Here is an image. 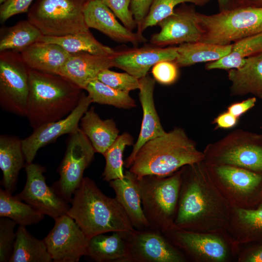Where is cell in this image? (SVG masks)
<instances>
[{"mask_svg":"<svg viewBox=\"0 0 262 262\" xmlns=\"http://www.w3.org/2000/svg\"><path fill=\"white\" fill-rule=\"evenodd\" d=\"M202 162L181 168V184L174 224L199 232L226 229L231 207L212 180Z\"/></svg>","mask_w":262,"mask_h":262,"instance_id":"6da1fadb","label":"cell"},{"mask_svg":"<svg viewBox=\"0 0 262 262\" xmlns=\"http://www.w3.org/2000/svg\"><path fill=\"white\" fill-rule=\"evenodd\" d=\"M82 89L59 74L29 69L26 116L34 130L67 116L76 107Z\"/></svg>","mask_w":262,"mask_h":262,"instance_id":"7a4b0ae2","label":"cell"},{"mask_svg":"<svg viewBox=\"0 0 262 262\" xmlns=\"http://www.w3.org/2000/svg\"><path fill=\"white\" fill-rule=\"evenodd\" d=\"M70 203L66 214L89 238L99 234L134 229L116 199L106 196L88 177L83 178Z\"/></svg>","mask_w":262,"mask_h":262,"instance_id":"3957f363","label":"cell"},{"mask_svg":"<svg viewBox=\"0 0 262 262\" xmlns=\"http://www.w3.org/2000/svg\"><path fill=\"white\" fill-rule=\"evenodd\" d=\"M198 150L181 129L176 128L146 142L136 154L129 171L141 178L169 176L183 166L203 161Z\"/></svg>","mask_w":262,"mask_h":262,"instance_id":"277c9868","label":"cell"},{"mask_svg":"<svg viewBox=\"0 0 262 262\" xmlns=\"http://www.w3.org/2000/svg\"><path fill=\"white\" fill-rule=\"evenodd\" d=\"M181 173L180 168L166 177L155 175L136 177L146 218L151 228L162 233L175 225Z\"/></svg>","mask_w":262,"mask_h":262,"instance_id":"5b68a950","label":"cell"},{"mask_svg":"<svg viewBox=\"0 0 262 262\" xmlns=\"http://www.w3.org/2000/svg\"><path fill=\"white\" fill-rule=\"evenodd\" d=\"M163 233L184 255L188 262L237 261L240 246L234 242L226 229L199 232L183 229L174 225Z\"/></svg>","mask_w":262,"mask_h":262,"instance_id":"8992f818","label":"cell"},{"mask_svg":"<svg viewBox=\"0 0 262 262\" xmlns=\"http://www.w3.org/2000/svg\"><path fill=\"white\" fill-rule=\"evenodd\" d=\"M203 31L200 41L217 45H229L262 33V6H244L206 15L198 13Z\"/></svg>","mask_w":262,"mask_h":262,"instance_id":"52a82bcc","label":"cell"},{"mask_svg":"<svg viewBox=\"0 0 262 262\" xmlns=\"http://www.w3.org/2000/svg\"><path fill=\"white\" fill-rule=\"evenodd\" d=\"M89 0H35L28 20L44 36L59 37L89 31L84 11Z\"/></svg>","mask_w":262,"mask_h":262,"instance_id":"ba28073f","label":"cell"},{"mask_svg":"<svg viewBox=\"0 0 262 262\" xmlns=\"http://www.w3.org/2000/svg\"><path fill=\"white\" fill-rule=\"evenodd\" d=\"M208 174L231 207L253 209L261 202L262 174L229 165H207Z\"/></svg>","mask_w":262,"mask_h":262,"instance_id":"9c48e42d","label":"cell"},{"mask_svg":"<svg viewBox=\"0 0 262 262\" xmlns=\"http://www.w3.org/2000/svg\"><path fill=\"white\" fill-rule=\"evenodd\" d=\"M29 68L20 52H0V105L5 111L26 116Z\"/></svg>","mask_w":262,"mask_h":262,"instance_id":"30bf717a","label":"cell"},{"mask_svg":"<svg viewBox=\"0 0 262 262\" xmlns=\"http://www.w3.org/2000/svg\"><path fill=\"white\" fill-rule=\"evenodd\" d=\"M64 157L60 164V178L53 188L69 203L80 185L85 169L96 152L88 138L81 129L69 134Z\"/></svg>","mask_w":262,"mask_h":262,"instance_id":"8fae6325","label":"cell"},{"mask_svg":"<svg viewBox=\"0 0 262 262\" xmlns=\"http://www.w3.org/2000/svg\"><path fill=\"white\" fill-rule=\"evenodd\" d=\"M126 254L122 262H187L161 231L151 228L123 232Z\"/></svg>","mask_w":262,"mask_h":262,"instance_id":"7c38bea8","label":"cell"},{"mask_svg":"<svg viewBox=\"0 0 262 262\" xmlns=\"http://www.w3.org/2000/svg\"><path fill=\"white\" fill-rule=\"evenodd\" d=\"M55 224L43 239L54 262H78L86 256L89 238L67 214L54 219Z\"/></svg>","mask_w":262,"mask_h":262,"instance_id":"4fadbf2b","label":"cell"},{"mask_svg":"<svg viewBox=\"0 0 262 262\" xmlns=\"http://www.w3.org/2000/svg\"><path fill=\"white\" fill-rule=\"evenodd\" d=\"M26 181L22 191L16 195L38 211L54 219L66 214L70 206L55 191L49 186L44 175L45 168L31 163L25 165Z\"/></svg>","mask_w":262,"mask_h":262,"instance_id":"5bb4252c","label":"cell"},{"mask_svg":"<svg viewBox=\"0 0 262 262\" xmlns=\"http://www.w3.org/2000/svg\"><path fill=\"white\" fill-rule=\"evenodd\" d=\"M92 103L90 96L83 92L78 104L67 116L40 126L33 130L29 136L22 139L26 163H33L40 148L53 143L63 135L70 134L79 130L81 119Z\"/></svg>","mask_w":262,"mask_h":262,"instance_id":"9a60e30c","label":"cell"},{"mask_svg":"<svg viewBox=\"0 0 262 262\" xmlns=\"http://www.w3.org/2000/svg\"><path fill=\"white\" fill-rule=\"evenodd\" d=\"M160 31L153 33L150 44L160 47L200 41L203 31L194 8L183 6L159 23Z\"/></svg>","mask_w":262,"mask_h":262,"instance_id":"2e32d148","label":"cell"},{"mask_svg":"<svg viewBox=\"0 0 262 262\" xmlns=\"http://www.w3.org/2000/svg\"><path fill=\"white\" fill-rule=\"evenodd\" d=\"M177 56V47L164 48L150 44L141 48L115 50L111 58L113 67L139 79L146 76L150 68L157 63L175 61Z\"/></svg>","mask_w":262,"mask_h":262,"instance_id":"e0dca14e","label":"cell"},{"mask_svg":"<svg viewBox=\"0 0 262 262\" xmlns=\"http://www.w3.org/2000/svg\"><path fill=\"white\" fill-rule=\"evenodd\" d=\"M84 17L89 28L99 31L115 41L137 46L147 41L143 34L133 33L121 24L114 13L100 0H89L84 9Z\"/></svg>","mask_w":262,"mask_h":262,"instance_id":"ac0fdd59","label":"cell"},{"mask_svg":"<svg viewBox=\"0 0 262 262\" xmlns=\"http://www.w3.org/2000/svg\"><path fill=\"white\" fill-rule=\"evenodd\" d=\"M139 99L143 110V118L138 139L132 152L125 162L129 168L136 154L146 142L164 134L165 131L161 124L154 101L155 80L148 75L139 79Z\"/></svg>","mask_w":262,"mask_h":262,"instance_id":"d6986e66","label":"cell"},{"mask_svg":"<svg viewBox=\"0 0 262 262\" xmlns=\"http://www.w3.org/2000/svg\"><path fill=\"white\" fill-rule=\"evenodd\" d=\"M112 67L111 55L75 53L71 54L57 74L85 90L90 82L97 79L101 71Z\"/></svg>","mask_w":262,"mask_h":262,"instance_id":"ffe728a7","label":"cell"},{"mask_svg":"<svg viewBox=\"0 0 262 262\" xmlns=\"http://www.w3.org/2000/svg\"><path fill=\"white\" fill-rule=\"evenodd\" d=\"M109 182L115 194V198L125 211L134 229L140 230L150 228L143 210L136 176L126 170L122 179Z\"/></svg>","mask_w":262,"mask_h":262,"instance_id":"44dd1931","label":"cell"},{"mask_svg":"<svg viewBox=\"0 0 262 262\" xmlns=\"http://www.w3.org/2000/svg\"><path fill=\"white\" fill-rule=\"evenodd\" d=\"M207 165H229L262 173V146L234 145L204 154Z\"/></svg>","mask_w":262,"mask_h":262,"instance_id":"7402d4cb","label":"cell"},{"mask_svg":"<svg viewBox=\"0 0 262 262\" xmlns=\"http://www.w3.org/2000/svg\"><path fill=\"white\" fill-rule=\"evenodd\" d=\"M226 230L239 246L262 241V202L253 209L231 207Z\"/></svg>","mask_w":262,"mask_h":262,"instance_id":"603a6c76","label":"cell"},{"mask_svg":"<svg viewBox=\"0 0 262 262\" xmlns=\"http://www.w3.org/2000/svg\"><path fill=\"white\" fill-rule=\"evenodd\" d=\"M28 67L57 74L71 55L58 44L39 41L20 52Z\"/></svg>","mask_w":262,"mask_h":262,"instance_id":"cb8c5ba5","label":"cell"},{"mask_svg":"<svg viewBox=\"0 0 262 262\" xmlns=\"http://www.w3.org/2000/svg\"><path fill=\"white\" fill-rule=\"evenodd\" d=\"M25 161L22 139L15 136H0V168L2 173L1 184L12 193L15 191L19 172Z\"/></svg>","mask_w":262,"mask_h":262,"instance_id":"d4e9b609","label":"cell"},{"mask_svg":"<svg viewBox=\"0 0 262 262\" xmlns=\"http://www.w3.org/2000/svg\"><path fill=\"white\" fill-rule=\"evenodd\" d=\"M80 126L96 152L102 155L119 135L114 120L101 119L93 107L84 114L80 120Z\"/></svg>","mask_w":262,"mask_h":262,"instance_id":"484cf974","label":"cell"},{"mask_svg":"<svg viewBox=\"0 0 262 262\" xmlns=\"http://www.w3.org/2000/svg\"><path fill=\"white\" fill-rule=\"evenodd\" d=\"M228 76L234 93L262 98V52L246 58L241 67L230 69Z\"/></svg>","mask_w":262,"mask_h":262,"instance_id":"4316f807","label":"cell"},{"mask_svg":"<svg viewBox=\"0 0 262 262\" xmlns=\"http://www.w3.org/2000/svg\"><path fill=\"white\" fill-rule=\"evenodd\" d=\"M110 235L101 233L89 240L86 255L97 262H122L126 254V243L123 232Z\"/></svg>","mask_w":262,"mask_h":262,"instance_id":"83f0119b","label":"cell"},{"mask_svg":"<svg viewBox=\"0 0 262 262\" xmlns=\"http://www.w3.org/2000/svg\"><path fill=\"white\" fill-rule=\"evenodd\" d=\"M232 44L217 45L198 41L180 44L178 56L174 61L179 67L206 62H214L228 54Z\"/></svg>","mask_w":262,"mask_h":262,"instance_id":"f1b7e54d","label":"cell"},{"mask_svg":"<svg viewBox=\"0 0 262 262\" xmlns=\"http://www.w3.org/2000/svg\"><path fill=\"white\" fill-rule=\"evenodd\" d=\"M52 261L44 240L33 236L26 227L19 226L9 262H50Z\"/></svg>","mask_w":262,"mask_h":262,"instance_id":"f546056e","label":"cell"},{"mask_svg":"<svg viewBox=\"0 0 262 262\" xmlns=\"http://www.w3.org/2000/svg\"><path fill=\"white\" fill-rule=\"evenodd\" d=\"M44 36L41 32L28 20H21L15 25L1 28L0 51L20 52Z\"/></svg>","mask_w":262,"mask_h":262,"instance_id":"4dcf8cb0","label":"cell"},{"mask_svg":"<svg viewBox=\"0 0 262 262\" xmlns=\"http://www.w3.org/2000/svg\"><path fill=\"white\" fill-rule=\"evenodd\" d=\"M262 52V33L237 40L230 52L219 60L207 65L208 69H231L242 66L246 58Z\"/></svg>","mask_w":262,"mask_h":262,"instance_id":"1f68e13d","label":"cell"},{"mask_svg":"<svg viewBox=\"0 0 262 262\" xmlns=\"http://www.w3.org/2000/svg\"><path fill=\"white\" fill-rule=\"evenodd\" d=\"M40 41L58 44L71 54L88 52L94 54L110 55L115 51V49L100 43L90 31L59 37L44 35Z\"/></svg>","mask_w":262,"mask_h":262,"instance_id":"d6a6232c","label":"cell"},{"mask_svg":"<svg viewBox=\"0 0 262 262\" xmlns=\"http://www.w3.org/2000/svg\"><path fill=\"white\" fill-rule=\"evenodd\" d=\"M44 214L27 203L22 202L16 196L5 190L0 189V216L10 218L19 226L24 227L36 224Z\"/></svg>","mask_w":262,"mask_h":262,"instance_id":"836d02e7","label":"cell"},{"mask_svg":"<svg viewBox=\"0 0 262 262\" xmlns=\"http://www.w3.org/2000/svg\"><path fill=\"white\" fill-rule=\"evenodd\" d=\"M85 90L93 102L123 109H131L136 106L129 93L114 89L97 79L90 82Z\"/></svg>","mask_w":262,"mask_h":262,"instance_id":"e575fe53","label":"cell"},{"mask_svg":"<svg viewBox=\"0 0 262 262\" xmlns=\"http://www.w3.org/2000/svg\"><path fill=\"white\" fill-rule=\"evenodd\" d=\"M133 144L132 137L128 132L119 135L103 155L105 159V166L102 173L104 180L110 182L124 177L123 153L127 146Z\"/></svg>","mask_w":262,"mask_h":262,"instance_id":"d590c367","label":"cell"},{"mask_svg":"<svg viewBox=\"0 0 262 262\" xmlns=\"http://www.w3.org/2000/svg\"><path fill=\"white\" fill-rule=\"evenodd\" d=\"M210 0H152L148 14L137 32L143 34L147 28L155 26L163 19L171 15L175 7L179 4L190 2L197 6H203Z\"/></svg>","mask_w":262,"mask_h":262,"instance_id":"8d00e7d4","label":"cell"},{"mask_svg":"<svg viewBox=\"0 0 262 262\" xmlns=\"http://www.w3.org/2000/svg\"><path fill=\"white\" fill-rule=\"evenodd\" d=\"M97 79L114 89L128 93L140 87L139 79L127 72H116L109 69L101 71Z\"/></svg>","mask_w":262,"mask_h":262,"instance_id":"74e56055","label":"cell"},{"mask_svg":"<svg viewBox=\"0 0 262 262\" xmlns=\"http://www.w3.org/2000/svg\"><path fill=\"white\" fill-rule=\"evenodd\" d=\"M16 223L4 217L0 218V262H9L13 253L16 238Z\"/></svg>","mask_w":262,"mask_h":262,"instance_id":"f35d334b","label":"cell"},{"mask_svg":"<svg viewBox=\"0 0 262 262\" xmlns=\"http://www.w3.org/2000/svg\"><path fill=\"white\" fill-rule=\"evenodd\" d=\"M115 15L123 25L132 31L137 27L130 9V0H100Z\"/></svg>","mask_w":262,"mask_h":262,"instance_id":"ab89813d","label":"cell"},{"mask_svg":"<svg viewBox=\"0 0 262 262\" xmlns=\"http://www.w3.org/2000/svg\"><path fill=\"white\" fill-rule=\"evenodd\" d=\"M179 66L174 61H162L155 64L151 73L154 79L164 85L174 83L179 76Z\"/></svg>","mask_w":262,"mask_h":262,"instance_id":"60d3db41","label":"cell"},{"mask_svg":"<svg viewBox=\"0 0 262 262\" xmlns=\"http://www.w3.org/2000/svg\"><path fill=\"white\" fill-rule=\"evenodd\" d=\"M33 0H6L0 6V21L4 23L16 15L28 13Z\"/></svg>","mask_w":262,"mask_h":262,"instance_id":"b9f144b4","label":"cell"},{"mask_svg":"<svg viewBox=\"0 0 262 262\" xmlns=\"http://www.w3.org/2000/svg\"><path fill=\"white\" fill-rule=\"evenodd\" d=\"M237 262H262V241L244 247L240 246Z\"/></svg>","mask_w":262,"mask_h":262,"instance_id":"7bdbcfd3","label":"cell"},{"mask_svg":"<svg viewBox=\"0 0 262 262\" xmlns=\"http://www.w3.org/2000/svg\"><path fill=\"white\" fill-rule=\"evenodd\" d=\"M152 0H130V9L138 30L148 13Z\"/></svg>","mask_w":262,"mask_h":262,"instance_id":"ee69618b","label":"cell"},{"mask_svg":"<svg viewBox=\"0 0 262 262\" xmlns=\"http://www.w3.org/2000/svg\"><path fill=\"white\" fill-rule=\"evenodd\" d=\"M256 101L255 98H251L242 102L234 103L228 107V111L236 117H238L253 107Z\"/></svg>","mask_w":262,"mask_h":262,"instance_id":"f6af8a7d","label":"cell"},{"mask_svg":"<svg viewBox=\"0 0 262 262\" xmlns=\"http://www.w3.org/2000/svg\"><path fill=\"white\" fill-rule=\"evenodd\" d=\"M238 117L229 112L219 115L215 120L217 126L222 128H229L233 127L237 123Z\"/></svg>","mask_w":262,"mask_h":262,"instance_id":"bcb514c9","label":"cell"},{"mask_svg":"<svg viewBox=\"0 0 262 262\" xmlns=\"http://www.w3.org/2000/svg\"><path fill=\"white\" fill-rule=\"evenodd\" d=\"M220 11L230 9L234 0H217Z\"/></svg>","mask_w":262,"mask_h":262,"instance_id":"7dc6e473","label":"cell"},{"mask_svg":"<svg viewBox=\"0 0 262 262\" xmlns=\"http://www.w3.org/2000/svg\"><path fill=\"white\" fill-rule=\"evenodd\" d=\"M6 0H0V3L1 4L4 2Z\"/></svg>","mask_w":262,"mask_h":262,"instance_id":"c3c4849f","label":"cell"},{"mask_svg":"<svg viewBox=\"0 0 262 262\" xmlns=\"http://www.w3.org/2000/svg\"><path fill=\"white\" fill-rule=\"evenodd\" d=\"M261 200H262V190L261 193Z\"/></svg>","mask_w":262,"mask_h":262,"instance_id":"681fc988","label":"cell"},{"mask_svg":"<svg viewBox=\"0 0 262 262\" xmlns=\"http://www.w3.org/2000/svg\"><path fill=\"white\" fill-rule=\"evenodd\" d=\"M257 0V1H260V2H262V0Z\"/></svg>","mask_w":262,"mask_h":262,"instance_id":"f907efd6","label":"cell"}]
</instances>
